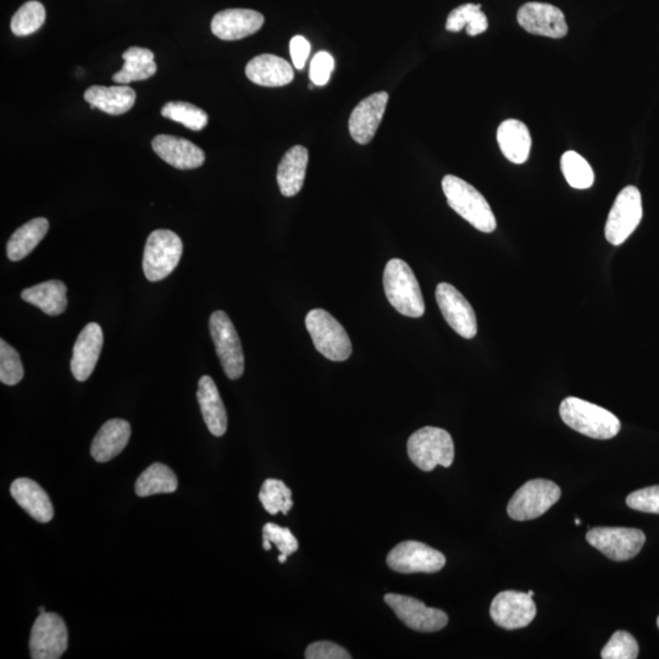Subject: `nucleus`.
<instances>
[{
	"mask_svg": "<svg viewBox=\"0 0 659 659\" xmlns=\"http://www.w3.org/2000/svg\"><path fill=\"white\" fill-rule=\"evenodd\" d=\"M559 415L570 429L591 439H613L622 428L616 415L577 397L566 398L559 407Z\"/></svg>",
	"mask_w": 659,
	"mask_h": 659,
	"instance_id": "nucleus-1",
	"label": "nucleus"
},
{
	"mask_svg": "<svg viewBox=\"0 0 659 659\" xmlns=\"http://www.w3.org/2000/svg\"><path fill=\"white\" fill-rule=\"evenodd\" d=\"M442 190L447 198L448 206L461 215L464 220L476 230L491 234L497 227L494 212L485 197L457 176L447 175L442 180Z\"/></svg>",
	"mask_w": 659,
	"mask_h": 659,
	"instance_id": "nucleus-2",
	"label": "nucleus"
},
{
	"mask_svg": "<svg viewBox=\"0 0 659 659\" xmlns=\"http://www.w3.org/2000/svg\"><path fill=\"white\" fill-rule=\"evenodd\" d=\"M384 289L391 306L409 318H420L425 303L413 270L402 259H391L384 271Z\"/></svg>",
	"mask_w": 659,
	"mask_h": 659,
	"instance_id": "nucleus-3",
	"label": "nucleus"
},
{
	"mask_svg": "<svg viewBox=\"0 0 659 659\" xmlns=\"http://www.w3.org/2000/svg\"><path fill=\"white\" fill-rule=\"evenodd\" d=\"M408 456L423 472H433L437 465L450 468L454 461V443L450 433L426 426L408 440Z\"/></svg>",
	"mask_w": 659,
	"mask_h": 659,
	"instance_id": "nucleus-4",
	"label": "nucleus"
},
{
	"mask_svg": "<svg viewBox=\"0 0 659 659\" xmlns=\"http://www.w3.org/2000/svg\"><path fill=\"white\" fill-rule=\"evenodd\" d=\"M306 326L315 350L332 362H345L352 354V342L345 328L324 309L307 314Z\"/></svg>",
	"mask_w": 659,
	"mask_h": 659,
	"instance_id": "nucleus-5",
	"label": "nucleus"
},
{
	"mask_svg": "<svg viewBox=\"0 0 659 659\" xmlns=\"http://www.w3.org/2000/svg\"><path fill=\"white\" fill-rule=\"evenodd\" d=\"M184 245L170 230H155L149 235L143 254V271L149 281H162L179 265Z\"/></svg>",
	"mask_w": 659,
	"mask_h": 659,
	"instance_id": "nucleus-6",
	"label": "nucleus"
},
{
	"mask_svg": "<svg viewBox=\"0 0 659 659\" xmlns=\"http://www.w3.org/2000/svg\"><path fill=\"white\" fill-rule=\"evenodd\" d=\"M561 495L559 486L550 480H530L520 487L509 501L508 515L518 522L540 518L556 505Z\"/></svg>",
	"mask_w": 659,
	"mask_h": 659,
	"instance_id": "nucleus-7",
	"label": "nucleus"
},
{
	"mask_svg": "<svg viewBox=\"0 0 659 659\" xmlns=\"http://www.w3.org/2000/svg\"><path fill=\"white\" fill-rule=\"evenodd\" d=\"M209 328L227 378L240 379L245 371V356H243L240 337L229 315L223 310H217L210 317Z\"/></svg>",
	"mask_w": 659,
	"mask_h": 659,
	"instance_id": "nucleus-8",
	"label": "nucleus"
},
{
	"mask_svg": "<svg viewBox=\"0 0 659 659\" xmlns=\"http://www.w3.org/2000/svg\"><path fill=\"white\" fill-rule=\"evenodd\" d=\"M641 193L635 186L625 187L614 202L606 224V238L613 246L623 245L642 219Z\"/></svg>",
	"mask_w": 659,
	"mask_h": 659,
	"instance_id": "nucleus-9",
	"label": "nucleus"
},
{
	"mask_svg": "<svg viewBox=\"0 0 659 659\" xmlns=\"http://www.w3.org/2000/svg\"><path fill=\"white\" fill-rule=\"evenodd\" d=\"M387 566L397 573L434 574L446 566V557L435 548L419 541H404L389 553Z\"/></svg>",
	"mask_w": 659,
	"mask_h": 659,
	"instance_id": "nucleus-10",
	"label": "nucleus"
},
{
	"mask_svg": "<svg viewBox=\"0 0 659 659\" xmlns=\"http://www.w3.org/2000/svg\"><path fill=\"white\" fill-rule=\"evenodd\" d=\"M586 540L612 561H629L639 555L646 536L640 529L595 528L586 534Z\"/></svg>",
	"mask_w": 659,
	"mask_h": 659,
	"instance_id": "nucleus-11",
	"label": "nucleus"
},
{
	"mask_svg": "<svg viewBox=\"0 0 659 659\" xmlns=\"http://www.w3.org/2000/svg\"><path fill=\"white\" fill-rule=\"evenodd\" d=\"M68 628L55 613H42L33 624L30 651L33 659H58L68 650Z\"/></svg>",
	"mask_w": 659,
	"mask_h": 659,
	"instance_id": "nucleus-12",
	"label": "nucleus"
},
{
	"mask_svg": "<svg viewBox=\"0 0 659 659\" xmlns=\"http://www.w3.org/2000/svg\"><path fill=\"white\" fill-rule=\"evenodd\" d=\"M387 606L392 608L398 619L402 620L408 628L419 633H436L446 627L448 616L441 609L430 608L417 598L387 594Z\"/></svg>",
	"mask_w": 659,
	"mask_h": 659,
	"instance_id": "nucleus-13",
	"label": "nucleus"
},
{
	"mask_svg": "<svg viewBox=\"0 0 659 659\" xmlns=\"http://www.w3.org/2000/svg\"><path fill=\"white\" fill-rule=\"evenodd\" d=\"M436 301L447 324L464 339H473L478 334V320L467 299L456 287L442 282L436 287Z\"/></svg>",
	"mask_w": 659,
	"mask_h": 659,
	"instance_id": "nucleus-14",
	"label": "nucleus"
},
{
	"mask_svg": "<svg viewBox=\"0 0 659 659\" xmlns=\"http://www.w3.org/2000/svg\"><path fill=\"white\" fill-rule=\"evenodd\" d=\"M533 597L524 592L503 591L491 603L490 614L498 627L507 630L528 627L536 617Z\"/></svg>",
	"mask_w": 659,
	"mask_h": 659,
	"instance_id": "nucleus-15",
	"label": "nucleus"
},
{
	"mask_svg": "<svg viewBox=\"0 0 659 659\" xmlns=\"http://www.w3.org/2000/svg\"><path fill=\"white\" fill-rule=\"evenodd\" d=\"M517 19L519 25L531 35L558 40L566 37L568 33L566 16L552 4L526 3L518 10Z\"/></svg>",
	"mask_w": 659,
	"mask_h": 659,
	"instance_id": "nucleus-16",
	"label": "nucleus"
},
{
	"mask_svg": "<svg viewBox=\"0 0 659 659\" xmlns=\"http://www.w3.org/2000/svg\"><path fill=\"white\" fill-rule=\"evenodd\" d=\"M389 102V93L378 92L363 99L354 108L350 118V132L359 145H368L378 131Z\"/></svg>",
	"mask_w": 659,
	"mask_h": 659,
	"instance_id": "nucleus-17",
	"label": "nucleus"
},
{
	"mask_svg": "<svg viewBox=\"0 0 659 659\" xmlns=\"http://www.w3.org/2000/svg\"><path fill=\"white\" fill-rule=\"evenodd\" d=\"M264 16L251 9L220 11L212 21V31L223 41L242 40L262 29Z\"/></svg>",
	"mask_w": 659,
	"mask_h": 659,
	"instance_id": "nucleus-18",
	"label": "nucleus"
},
{
	"mask_svg": "<svg viewBox=\"0 0 659 659\" xmlns=\"http://www.w3.org/2000/svg\"><path fill=\"white\" fill-rule=\"evenodd\" d=\"M103 343V330L97 323L87 324L80 332L71 359V373L77 381L90 378L101 356Z\"/></svg>",
	"mask_w": 659,
	"mask_h": 659,
	"instance_id": "nucleus-19",
	"label": "nucleus"
},
{
	"mask_svg": "<svg viewBox=\"0 0 659 659\" xmlns=\"http://www.w3.org/2000/svg\"><path fill=\"white\" fill-rule=\"evenodd\" d=\"M152 147L165 163L179 170L197 169L206 162L202 149L185 138L159 135L154 137Z\"/></svg>",
	"mask_w": 659,
	"mask_h": 659,
	"instance_id": "nucleus-20",
	"label": "nucleus"
},
{
	"mask_svg": "<svg viewBox=\"0 0 659 659\" xmlns=\"http://www.w3.org/2000/svg\"><path fill=\"white\" fill-rule=\"evenodd\" d=\"M10 492L16 503L37 522H51L54 517L51 498L36 481L27 478L16 479L11 484Z\"/></svg>",
	"mask_w": 659,
	"mask_h": 659,
	"instance_id": "nucleus-21",
	"label": "nucleus"
},
{
	"mask_svg": "<svg viewBox=\"0 0 659 659\" xmlns=\"http://www.w3.org/2000/svg\"><path fill=\"white\" fill-rule=\"evenodd\" d=\"M246 75L256 85L281 87L289 85L295 77L292 65L274 54H262L246 66Z\"/></svg>",
	"mask_w": 659,
	"mask_h": 659,
	"instance_id": "nucleus-22",
	"label": "nucleus"
},
{
	"mask_svg": "<svg viewBox=\"0 0 659 659\" xmlns=\"http://www.w3.org/2000/svg\"><path fill=\"white\" fill-rule=\"evenodd\" d=\"M131 425L123 419H112L98 431L92 442L91 454L99 463L112 461L125 450L130 441Z\"/></svg>",
	"mask_w": 659,
	"mask_h": 659,
	"instance_id": "nucleus-23",
	"label": "nucleus"
},
{
	"mask_svg": "<svg viewBox=\"0 0 659 659\" xmlns=\"http://www.w3.org/2000/svg\"><path fill=\"white\" fill-rule=\"evenodd\" d=\"M197 400L210 433L217 437L223 436L227 430V413L218 387L208 375L199 379Z\"/></svg>",
	"mask_w": 659,
	"mask_h": 659,
	"instance_id": "nucleus-24",
	"label": "nucleus"
},
{
	"mask_svg": "<svg viewBox=\"0 0 659 659\" xmlns=\"http://www.w3.org/2000/svg\"><path fill=\"white\" fill-rule=\"evenodd\" d=\"M85 99L91 109H99L109 115H123L134 108L136 92L127 85L92 86L85 92Z\"/></svg>",
	"mask_w": 659,
	"mask_h": 659,
	"instance_id": "nucleus-25",
	"label": "nucleus"
},
{
	"mask_svg": "<svg viewBox=\"0 0 659 659\" xmlns=\"http://www.w3.org/2000/svg\"><path fill=\"white\" fill-rule=\"evenodd\" d=\"M497 142L503 155L514 164H523L529 159L531 136L522 121L509 119L498 127Z\"/></svg>",
	"mask_w": 659,
	"mask_h": 659,
	"instance_id": "nucleus-26",
	"label": "nucleus"
},
{
	"mask_svg": "<svg viewBox=\"0 0 659 659\" xmlns=\"http://www.w3.org/2000/svg\"><path fill=\"white\" fill-rule=\"evenodd\" d=\"M309 154L306 148L295 146L287 151L278 168V184L285 197L301 192L306 180Z\"/></svg>",
	"mask_w": 659,
	"mask_h": 659,
	"instance_id": "nucleus-27",
	"label": "nucleus"
},
{
	"mask_svg": "<svg viewBox=\"0 0 659 659\" xmlns=\"http://www.w3.org/2000/svg\"><path fill=\"white\" fill-rule=\"evenodd\" d=\"M66 292L68 289L62 281L51 280L22 291L21 297L25 302L40 308L43 313L58 317L68 307Z\"/></svg>",
	"mask_w": 659,
	"mask_h": 659,
	"instance_id": "nucleus-28",
	"label": "nucleus"
},
{
	"mask_svg": "<svg viewBox=\"0 0 659 659\" xmlns=\"http://www.w3.org/2000/svg\"><path fill=\"white\" fill-rule=\"evenodd\" d=\"M49 230L47 219L36 218L25 225L19 227L10 237L7 246L8 258L11 262H20V260L29 256L40 242L46 237Z\"/></svg>",
	"mask_w": 659,
	"mask_h": 659,
	"instance_id": "nucleus-29",
	"label": "nucleus"
},
{
	"mask_svg": "<svg viewBox=\"0 0 659 659\" xmlns=\"http://www.w3.org/2000/svg\"><path fill=\"white\" fill-rule=\"evenodd\" d=\"M177 489V478L173 470L162 463H154L140 475L135 485L136 495L148 497L173 494Z\"/></svg>",
	"mask_w": 659,
	"mask_h": 659,
	"instance_id": "nucleus-30",
	"label": "nucleus"
},
{
	"mask_svg": "<svg viewBox=\"0 0 659 659\" xmlns=\"http://www.w3.org/2000/svg\"><path fill=\"white\" fill-rule=\"evenodd\" d=\"M467 29L469 36H478L489 29V21L481 11L480 4H463L451 11L446 21V30L459 32Z\"/></svg>",
	"mask_w": 659,
	"mask_h": 659,
	"instance_id": "nucleus-31",
	"label": "nucleus"
},
{
	"mask_svg": "<svg viewBox=\"0 0 659 659\" xmlns=\"http://www.w3.org/2000/svg\"><path fill=\"white\" fill-rule=\"evenodd\" d=\"M259 500L265 511L271 515L287 514L293 507L292 492L284 481L268 479L264 481L259 492Z\"/></svg>",
	"mask_w": 659,
	"mask_h": 659,
	"instance_id": "nucleus-32",
	"label": "nucleus"
},
{
	"mask_svg": "<svg viewBox=\"0 0 659 659\" xmlns=\"http://www.w3.org/2000/svg\"><path fill=\"white\" fill-rule=\"evenodd\" d=\"M561 168L568 184L577 190H587L594 185L595 174L591 165L580 154L568 151L562 155Z\"/></svg>",
	"mask_w": 659,
	"mask_h": 659,
	"instance_id": "nucleus-33",
	"label": "nucleus"
},
{
	"mask_svg": "<svg viewBox=\"0 0 659 659\" xmlns=\"http://www.w3.org/2000/svg\"><path fill=\"white\" fill-rule=\"evenodd\" d=\"M162 115L192 131H202L209 121L208 114L204 110L187 102L166 103L162 109Z\"/></svg>",
	"mask_w": 659,
	"mask_h": 659,
	"instance_id": "nucleus-34",
	"label": "nucleus"
},
{
	"mask_svg": "<svg viewBox=\"0 0 659 659\" xmlns=\"http://www.w3.org/2000/svg\"><path fill=\"white\" fill-rule=\"evenodd\" d=\"M46 21V9L40 2H27L16 11L11 19V31L15 36H30L37 32Z\"/></svg>",
	"mask_w": 659,
	"mask_h": 659,
	"instance_id": "nucleus-35",
	"label": "nucleus"
},
{
	"mask_svg": "<svg viewBox=\"0 0 659 659\" xmlns=\"http://www.w3.org/2000/svg\"><path fill=\"white\" fill-rule=\"evenodd\" d=\"M24 374L18 351L5 340L0 341V381L8 386L18 385Z\"/></svg>",
	"mask_w": 659,
	"mask_h": 659,
	"instance_id": "nucleus-36",
	"label": "nucleus"
},
{
	"mask_svg": "<svg viewBox=\"0 0 659 659\" xmlns=\"http://www.w3.org/2000/svg\"><path fill=\"white\" fill-rule=\"evenodd\" d=\"M638 656V642L627 631L614 633L601 652L603 659H636Z\"/></svg>",
	"mask_w": 659,
	"mask_h": 659,
	"instance_id": "nucleus-37",
	"label": "nucleus"
},
{
	"mask_svg": "<svg viewBox=\"0 0 659 659\" xmlns=\"http://www.w3.org/2000/svg\"><path fill=\"white\" fill-rule=\"evenodd\" d=\"M263 540H268L274 544L280 552L279 562L284 564L287 557L293 555L298 550V541L291 533L290 529L281 528L274 523H268L263 528Z\"/></svg>",
	"mask_w": 659,
	"mask_h": 659,
	"instance_id": "nucleus-38",
	"label": "nucleus"
},
{
	"mask_svg": "<svg viewBox=\"0 0 659 659\" xmlns=\"http://www.w3.org/2000/svg\"><path fill=\"white\" fill-rule=\"evenodd\" d=\"M157 64L154 62H137V60H129L125 62L123 69L114 74L113 81L127 85V83L135 81H145L151 79L157 73Z\"/></svg>",
	"mask_w": 659,
	"mask_h": 659,
	"instance_id": "nucleus-39",
	"label": "nucleus"
},
{
	"mask_svg": "<svg viewBox=\"0 0 659 659\" xmlns=\"http://www.w3.org/2000/svg\"><path fill=\"white\" fill-rule=\"evenodd\" d=\"M627 505L635 511L659 514V486L646 487L633 492L627 498Z\"/></svg>",
	"mask_w": 659,
	"mask_h": 659,
	"instance_id": "nucleus-40",
	"label": "nucleus"
},
{
	"mask_svg": "<svg viewBox=\"0 0 659 659\" xmlns=\"http://www.w3.org/2000/svg\"><path fill=\"white\" fill-rule=\"evenodd\" d=\"M335 69V60L328 52H319L310 63L309 77L315 86H325Z\"/></svg>",
	"mask_w": 659,
	"mask_h": 659,
	"instance_id": "nucleus-41",
	"label": "nucleus"
},
{
	"mask_svg": "<svg viewBox=\"0 0 659 659\" xmlns=\"http://www.w3.org/2000/svg\"><path fill=\"white\" fill-rule=\"evenodd\" d=\"M307 659H351L352 656L342 646L330 641H319L309 645L306 650Z\"/></svg>",
	"mask_w": 659,
	"mask_h": 659,
	"instance_id": "nucleus-42",
	"label": "nucleus"
},
{
	"mask_svg": "<svg viewBox=\"0 0 659 659\" xmlns=\"http://www.w3.org/2000/svg\"><path fill=\"white\" fill-rule=\"evenodd\" d=\"M290 52L293 66L303 70L310 54V43L303 36H295L290 42Z\"/></svg>",
	"mask_w": 659,
	"mask_h": 659,
	"instance_id": "nucleus-43",
	"label": "nucleus"
},
{
	"mask_svg": "<svg viewBox=\"0 0 659 659\" xmlns=\"http://www.w3.org/2000/svg\"><path fill=\"white\" fill-rule=\"evenodd\" d=\"M123 59L125 62L137 60V62L151 63L154 62V53L146 48L131 47L123 54Z\"/></svg>",
	"mask_w": 659,
	"mask_h": 659,
	"instance_id": "nucleus-44",
	"label": "nucleus"
},
{
	"mask_svg": "<svg viewBox=\"0 0 659 659\" xmlns=\"http://www.w3.org/2000/svg\"><path fill=\"white\" fill-rule=\"evenodd\" d=\"M263 547L265 551L271 550V542L268 540H263Z\"/></svg>",
	"mask_w": 659,
	"mask_h": 659,
	"instance_id": "nucleus-45",
	"label": "nucleus"
},
{
	"mask_svg": "<svg viewBox=\"0 0 659 659\" xmlns=\"http://www.w3.org/2000/svg\"><path fill=\"white\" fill-rule=\"evenodd\" d=\"M38 611H40L41 614L46 613V609H44V607L38 608Z\"/></svg>",
	"mask_w": 659,
	"mask_h": 659,
	"instance_id": "nucleus-46",
	"label": "nucleus"
},
{
	"mask_svg": "<svg viewBox=\"0 0 659 659\" xmlns=\"http://www.w3.org/2000/svg\"><path fill=\"white\" fill-rule=\"evenodd\" d=\"M529 596L533 597L534 596V591H528Z\"/></svg>",
	"mask_w": 659,
	"mask_h": 659,
	"instance_id": "nucleus-47",
	"label": "nucleus"
},
{
	"mask_svg": "<svg viewBox=\"0 0 659 659\" xmlns=\"http://www.w3.org/2000/svg\"><path fill=\"white\" fill-rule=\"evenodd\" d=\"M657 625H658V628H659V617H658V619H657Z\"/></svg>",
	"mask_w": 659,
	"mask_h": 659,
	"instance_id": "nucleus-48",
	"label": "nucleus"
}]
</instances>
